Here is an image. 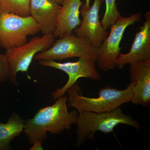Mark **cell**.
Masks as SVG:
<instances>
[{
	"label": "cell",
	"mask_w": 150,
	"mask_h": 150,
	"mask_svg": "<svg viewBox=\"0 0 150 150\" xmlns=\"http://www.w3.org/2000/svg\"><path fill=\"white\" fill-rule=\"evenodd\" d=\"M56 100L52 105L40 108L33 118L24 122L23 131L31 144L46 139L47 132L61 134L71 129V125L76 123L79 113L76 110L69 112L67 95Z\"/></svg>",
	"instance_id": "obj_1"
},
{
	"label": "cell",
	"mask_w": 150,
	"mask_h": 150,
	"mask_svg": "<svg viewBox=\"0 0 150 150\" xmlns=\"http://www.w3.org/2000/svg\"><path fill=\"white\" fill-rule=\"evenodd\" d=\"M134 86V83L131 81L124 90L107 86L99 90V97L89 98L83 95L81 91L79 93L81 88L77 82L67 92L69 105L78 112H109L131 102Z\"/></svg>",
	"instance_id": "obj_2"
},
{
	"label": "cell",
	"mask_w": 150,
	"mask_h": 150,
	"mask_svg": "<svg viewBox=\"0 0 150 150\" xmlns=\"http://www.w3.org/2000/svg\"><path fill=\"white\" fill-rule=\"evenodd\" d=\"M78 113L75 123L77 136L76 146L77 147L86 139L94 141V135L97 131L105 134L111 133L120 124H125L137 129L141 128L138 121L130 115L124 114L120 107L109 112Z\"/></svg>",
	"instance_id": "obj_3"
},
{
	"label": "cell",
	"mask_w": 150,
	"mask_h": 150,
	"mask_svg": "<svg viewBox=\"0 0 150 150\" xmlns=\"http://www.w3.org/2000/svg\"><path fill=\"white\" fill-rule=\"evenodd\" d=\"M40 31L32 17L22 16L6 11L0 16V47L6 49L23 45L28 35Z\"/></svg>",
	"instance_id": "obj_4"
},
{
	"label": "cell",
	"mask_w": 150,
	"mask_h": 150,
	"mask_svg": "<svg viewBox=\"0 0 150 150\" xmlns=\"http://www.w3.org/2000/svg\"><path fill=\"white\" fill-rule=\"evenodd\" d=\"M55 41L53 34H46L33 37L21 46L6 49L5 54L9 66L10 81L18 86L17 74L19 72H27L35 55L50 48Z\"/></svg>",
	"instance_id": "obj_5"
},
{
	"label": "cell",
	"mask_w": 150,
	"mask_h": 150,
	"mask_svg": "<svg viewBox=\"0 0 150 150\" xmlns=\"http://www.w3.org/2000/svg\"><path fill=\"white\" fill-rule=\"evenodd\" d=\"M141 16L138 13L121 16L110 26V33L96 49V64L100 70L107 72L117 67L115 60L122 49L120 45L124 32L130 25L141 21Z\"/></svg>",
	"instance_id": "obj_6"
},
{
	"label": "cell",
	"mask_w": 150,
	"mask_h": 150,
	"mask_svg": "<svg viewBox=\"0 0 150 150\" xmlns=\"http://www.w3.org/2000/svg\"><path fill=\"white\" fill-rule=\"evenodd\" d=\"M96 51L87 38L72 33L59 38L47 50L36 54L34 59L55 61L78 57L96 62Z\"/></svg>",
	"instance_id": "obj_7"
},
{
	"label": "cell",
	"mask_w": 150,
	"mask_h": 150,
	"mask_svg": "<svg viewBox=\"0 0 150 150\" xmlns=\"http://www.w3.org/2000/svg\"><path fill=\"white\" fill-rule=\"evenodd\" d=\"M38 64L43 67H50L64 72L69 76V79L61 88H58L51 94L52 98L56 100L67 93L68 90L77 82L81 78L100 80L101 77L96 67V62L90 59L79 58L74 62L59 63L54 60H42Z\"/></svg>",
	"instance_id": "obj_8"
},
{
	"label": "cell",
	"mask_w": 150,
	"mask_h": 150,
	"mask_svg": "<svg viewBox=\"0 0 150 150\" xmlns=\"http://www.w3.org/2000/svg\"><path fill=\"white\" fill-rule=\"evenodd\" d=\"M104 0H94L88 9L82 7L81 11L83 16L79 27L74 30L76 36L86 38L94 48H98L108 35L100 21L99 12Z\"/></svg>",
	"instance_id": "obj_9"
},
{
	"label": "cell",
	"mask_w": 150,
	"mask_h": 150,
	"mask_svg": "<svg viewBox=\"0 0 150 150\" xmlns=\"http://www.w3.org/2000/svg\"><path fill=\"white\" fill-rule=\"evenodd\" d=\"M145 21L135 34L129 53H119L115 63L119 69L126 64L150 59V12L145 14Z\"/></svg>",
	"instance_id": "obj_10"
},
{
	"label": "cell",
	"mask_w": 150,
	"mask_h": 150,
	"mask_svg": "<svg viewBox=\"0 0 150 150\" xmlns=\"http://www.w3.org/2000/svg\"><path fill=\"white\" fill-rule=\"evenodd\" d=\"M130 65V79L134 83L131 102L148 106L150 104V59Z\"/></svg>",
	"instance_id": "obj_11"
},
{
	"label": "cell",
	"mask_w": 150,
	"mask_h": 150,
	"mask_svg": "<svg viewBox=\"0 0 150 150\" xmlns=\"http://www.w3.org/2000/svg\"><path fill=\"white\" fill-rule=\"evenodd\" d=\"M60 8L55 0H30V15L43 35L53 34L55 31Z\"/></svg>",
	"instance_id": "obj_12"
},
{
	"label": "cell",
	"mask_w": 150,
	"mask_h": 150,
	"mask_svg": "<svg viewBox=\"0 0 150 150\" xmlns=\"http://www.w3.org/2000/svg\"><path fill=\"white\" fill-rule=\"evenodd\" d=\"M82 5L81 0H65L59 9L57 25L53 33L55 38L72 34L79 26L81 23L80 9Z\"/></svg>",
	"instance_id": "obj_13"
},
{
	"label": "cell",
	"mask_w": 150,
	"mask_h": 150,
	"mask_svg": "<svg viewBox=\"0 0 150 150\" xmlns=\"http://www.w3.org/2000/svg\"><path fill=\"white\" fill-rule=\"evenodd\" d=\"M24 122L19 115L14 113L6 123H0V150L11 149V142L24 129Z\"/></svg>",
	"instance_id": "obj_14"
},
{
	"label": "cell",
	"mask_w": 150,
	"mask_h": 150,
	"mask_svg": "<svg viewBox=\"0 0 150 150\" xmlns=\"http://www.w3.org/2000/svg\"><path fill=\"white\" fill-rule=\"evenodd\" d=\"M30 3V0H0V8L1 11L29 16Z\"/></svg>",
	"instance_id": "obj_15"
},
{
	"label": "cell",
	"mask_w": 150,
	"mask_h": 150,
	"mask_svg": "<svg viewBox=\"0 0 150 150\" xmlns=\"http://www.w3.org/2000/svg\"><path fill=\"white\" fill-rule=\"evenodd\" d=\"M105 12L100 22L104 30H107L121 16L116 4V0H105Z\"/></svg>",
	"instance_id": "obj_16"
},
{
	"label": "cell",
	"mask_w": 150,
	"mask_h": 150,
	"mask_svg": "<svg viewBox=\"0 0 150 150\" xmlns=\"http://www.w3.org/2000/svg\"><path fill=\"white\" fill-rule=\"evenodd\" d=\"M10 69L8 60L5 54L0 53V82L9 79Z\"/></svg>",
	"instance_id": "obj_17"
},
{
	"label": "cell",
	"mask_w": 150,
	"mask_h": 150,
	"mask_svg": "<svg viewBox=\"0 0 150 150\" xmlns=\"http://www.w3.org/2000/svg\"><path fill=\"white\" fill-rule=\"evenodd\" d=\"M42 142L38 141L35 142L33 144L32 147L30 149V150H43V146L42 145Z\"/></svg>",
	"instance_id": "obj_18"
},
{
	"label": "cell",
	"mask_w": 150,
	"mask_h": 150,
	"mask_svg": "<svg viewBox=\"0 0 150 150\" xmlns=\"http://www.w3.org/2000/svg\"><path fill=\"white\" fill-rule=\"evenodd\" d=\"M90 1L91 0H86L85 3L84 4H83L82 7L86 9H88L90 8L91 6Z\"/></svg>",
	"instance_id": "obj_19"
},
{
	"label": "cell",
	"mask_w": 150,
	"mask_h": 150,
	"mask_svg": "<svg viewBox=\"0 0 150 150\" xmlns=\"http://www.w3.org/2000/svg\"><path fill=\"white\" fill-rule=\"evenodd\" d=\"M55 1H56L57 2L59 3V4L62 5L63 3H64V1L65 0H55Z\"/></svg>",
	"instance_id": "obj_20"
},
{
	"label": "cell",
	"mask_w": 150,
	"mask_h": 150,
	"mask_svg": "<svg viewBox=\"0 0 150 150\" xmlns=\"http://www.w3.org/2000/svg\"><path fill=\"white\" fill-rule=\"evenodd\" d=\"M1 8H0V16H1Z\"/></svg>",
	"instance_id": "obj_21"
}]
</instances>
